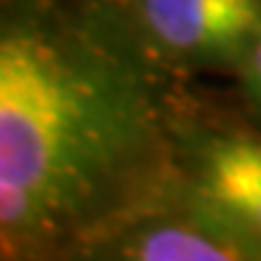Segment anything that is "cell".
<instances>
[{"mask_svg": "<svg viewBox=\"0 0 261 261\" xmlns=\"http://www.w3.org/2000/svg\"><path fill=\"white\" fill-rule=\"evenodd\" d=\"M160 91L96 11L14 6L0 30L3 258L83 256L176 179Z\"/></svg>", "mask_w": 261, "mask_h": 261, "instance_id": "1", "label": "cell"}, {"mask_svg": "<svg viewBox=\"0 0 261 261\" xmlns=\"http://www.w3.org/2000/svg\"><path fill=\"white\" fill-rule=\"evenodd\" d=\"M88 258L120 261H261V245L205 203L176 173L149 205L86 248Z\"/></svg>", "mask_w": 261, "mask_h": 261, "instance_id": "2", "label": "cell"}, {"mask_svg": "<svg viewBox=\"0 0 261 261\" xmlns=\"http://www.w3.org/2000/svg\"><path fill=\"white\" fill-rule=\"evenodd\" d=\"M163 51L192 62H243L261 38V0H141Z\"/></svg>", "mask_w": 261, "mask_h": 261, "instance_id": "3", "label": "cell"}, {"mask_svg": "<svg viewBox=\"0 0 261 261\" xmlns=\"http://www.w3.org/2000/svg\"><path fill=\"white\" fill-rule=\"evenodd\" d=\"M181 181L261 245V141L240 130H195L179 141Z\"/></svg>", "mask_w": 261, "mask_h": 261, "instance_id": "4", "label": "cell"}, {"mask_svg": "<svg viewBox=\"0 0 261 261\" xmlns=\"http://www.w3.org/2000/svg\"><path fill=\"white\" fill-rule=\"evenodd\" d=\"M240 67H243V75H245V88L251 93L253 104L261 110V38L256 40L253 48L248 51V56L240 62Z\"/></svg>", "mask_w": 261, "mask_h": 261, "instance_id": "5", "label": "cell"}]
</instances>
